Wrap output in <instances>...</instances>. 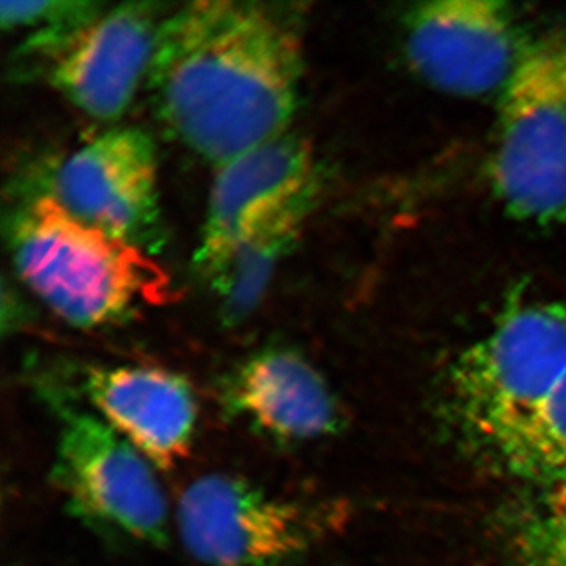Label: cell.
Segmentation results:
<instances>
[{"label":"cell","mask_w":566,"mask_h":566,"mask_svg":"<svg viewBox=\"0 0 566 566\" xmlns=\"http://www.w3.org/2000/svg\"><path fill=\"white\" fill-rule=\"evenodd\" d=\"M301 76L292 7L202 0L167 13L145 82L164 125L221 167L286 133Z\"/></svg>","instance_id":"cell-1"},{"label":"cell","mask_w":566,"mask_h":566,"mask_svg":"<svg viewBox=\"0 0 566 566\" xmlns=\"http://www.w3.org/2000/svg\"><path fill=\"white\" fill-rule=\"evenodd\" d=\"M446 411L468 452L497 474L566 493V305L506 312L453 363Z\"/></svg>","instance_id":"cell-2"},{"label":"cell","mask_w":566,"mask_h":566,"mask_svg":"<svg viewBox=\"0 0 566 566\" xmlns=\"http://www.w3.org/2000/svg\"><path fill=\"white\" fill-rule=\"evenodd\" d=\"M9 244L21 281L71 326L125 322L169 290V277L140 245L81 221L46 193L13 212Z\"/></svg>","instance_id":"cell-3"},{"label":"cell","mask_w":566,"mask_h":566,"mask_svg":"<svg viewBox=\"0 0 566 566\" xmlns=\"http://www.w3.org/2000/svg\"><path fill=\"white\" fill-rule=\"evenodd\" d=\"M493 181L516 218L565 221L566 32L531 41L501 92Z\"/></svg>","instance_id":"cell-4"},{"label":"cell","mask_w":566,"mask_h":566,"mask_svg":"<svg viewBox=\"0 0 566 566\" xmlns=\"http://www.w3.org/2000/svg\"><path fill=\"white\" fill-rule=\"evenodd\" d=\"M61 416L52 480L73 515L148 545L169 538V505L148 458L93 411L48 392Z\"/></svg>","instance_id":"cell-5"},{"label":"cell","mask_w":566,"mask_h":566,"mask_svg":"<svg viewBox=\"0 0 566 566\" xmlns=\"http://www.w3.org/2000/svg\"><path fill=\"white\" fill-rule=\"evenodd\" d=\"M334 513L274 497L240 476H200L178 504L182 545L205 566H289L331 528Z\"/></svg>","instance_id":"cell-6"},{"label":"cell","mask_w":566,"mask_h":566,"mask_svg":"<svg viewBox=\"0 0 566 566\" xmlns=\"http://www.w3.org/2000/svg\"><path fill=\"white\" fill-rule=\"evenodd\" d=\"M528 44L515 14L499 2L423 3L406 25V55L416 73L465 98L504 91Z\"/></svg>","instance_id":"cell-7"},{"label":"cell","mask_w":566,"mask_h":566,"mask_svg":"<svg viewBox=\"0 0 566 566\" xmlns=\"http://www.w3.org/2000/svg\"><path fill=\"white\" fill-rule=\"evenodd\" d=\"M81 221L144 248L158 226V155L137 128L99 134L62 159L43 191Z\"/></svg>","instance_id":"cell-8"},{"label":"cell","mask_w":566,"mask_h":566,"mask_svg":"<svg viewBox=\"0 0 566 566\" xmlns=\"http://www.w3.org/2000/svg\"><path fill=\"white\" fill-rule=\"evenodd\" d=\"M163 10L151 2L104 10L44 62L52 87L88 117L117 120L147 80Z\"/></svg>","instance_id":"cell-9"},{"label":"cell","mask_w":566,"mask_h":566,"mask_svg":"<svg viewBox=\"0 0 566 566\" xmlns=\"http://www.w3.org/2000/svg\"><path fill=\"white\" fill-rule=\"evenodd\" d=\"M318 192L307 142L289 132L218 167L196 264L205 277L238 241L290 205Z\"/></svg>","instance_id":"cell-10"},{"label":"cell","mask_w":566,"mask_h":566,"mask_svg":"<svg viewBox=\"0 0 566 566\" xmlns=\"http://www.w3.org/2000/svg\"><path fill=\"white\" fill-rule=\"evenodd\" d=\"M219 398L227 415L275 442L316 441L342 427L333 390L308 360L289 348L252 354L223 379Z\"/></svg>","instance_id":"cell-11"},{"label":"cell","mask_w":566,"mask_h":566,"mask_svg":"<svg viewBox=\"0 0 566 566\" xmlns=\"http://www.w3.org/2000/svg\"><path fill=\"white\" fill-rule=\"evenodd\" d=\"M92 411L153 465L174 468L191 449L197 424L192 387L158 367H93L82 376Z\"/></svg>","instance_id":"cell-12"},{"label":"cell","mask_w":566,"mask_h":566,"mask_svg":"<svg viewBox=\"0 0 566 566\" xmlns=\"http://www.w3.org/2000/svg\"><path fill=\"white\" fill-rule=\"evenodd\" d=\"M314 202L315 196L307 197L260 223L244 234L218 270L208 275L227 322H243L255 311L277 263L300 237Z\"/></svg>","instance_id":"cell-13"},{"label":"cell","mask_w":566,"mask_h":566,"mask_svg":"<svg viewBox=\"0 0 566 566\" xmlns=\"http://www.w3.org/2000/svg\"><path fill=\"white\" fill-rule=\"evenodd\" d=\"M107 7L99 2H2L0 21L3 29H32L21 44L22 59L46 62L55 51L73 39Z\"/></svg>","instance_id":"cell-14"},{"label":"cell","mask_w":566,"mask_h":566,"mask_svg":"<svg viewBox=\"0 0 566 566\" xmlns=\"http://www.w3.org/2000/svg\"><path fill=\"white\" fill-rule=\"evenodd\" d=\"M505 536L521 566H566V493L521 505L506 520Z\"/></svg>","instance_id":"cell-15"}]
</instances>
